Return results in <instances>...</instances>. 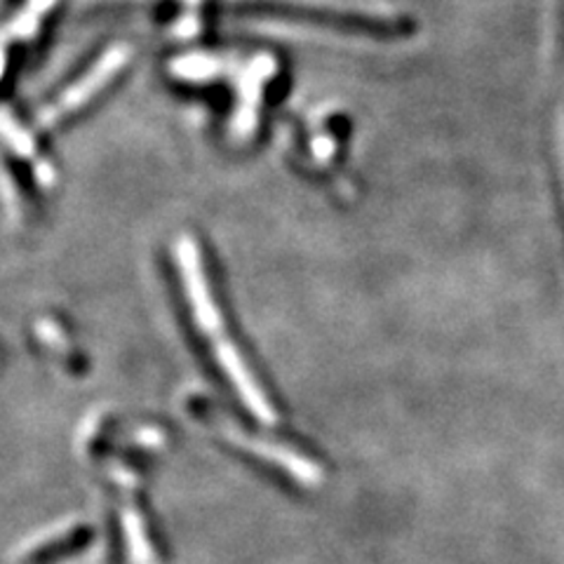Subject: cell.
I'll return each instance as SVG.
<instances>
[{
  "label": "cell",
  "mask_w": 564,
  "mask_h": 564,
  "mask_svg": "<svg viewBox=\"0 0 564 564\" xmlns=\"http://www.w3.org/2000/svg\"><path fill=\"white\" fill-rule=\"evenodd\" d=\"M62 6L64 0H20L3 33V80L8 93L26 59L55 24Z\"/></svg>",
  "instance_id": "obj_5"
},
{
  "label": "cell",
  "mask_w": 564,
  "mask_h": 564,
  "mask_svg": "<svg viewBox=\"0 0 564 564\" xmlns=\"http://www.w3.org/2000/svg\"><path fill=\"white\" fill-rule=\"evenodd\" d=\"M176 257H180L182 282L193 311V321H196L198 332L209 344L212 356H215V360L224 369V375H228V379H231V386L236 388V393L242 398L247 408H250V412L263 423H275L278 416H275L273 404L269 402L267 393H261L259 383L254 381V375L247 369V365H242L238 348L234 346L231 337H228V332H224L217 299L212 294L209 280H205V273L200 267L196 240L191 236H184L180 240Z\"/></svg>",
  "instance_id": "obj_1"
},
{
  "label": "cell",
  "mask_w": 564,
  "mask_h": 564,
  "mask_svg": "<svg viewBox=\"0 0 564 564\" xmlns=\"http://www.w3.org/2000/svg\"><path fill=\"white\" fill-rule=\"evenodd\" d=\"M139 59V45L134 41H113L97 52L78 74L62 83L41 109L35 111V130L52 132L70 126L85 116L106 95L113 93L118 83L126 78Z\"/></svg>",
  "instance_id": "obj_3"
},
{
  "label": "cell",
  "mask_w": 564,
  "mask_h": 564,
  "mask_svg": "<svg viewBox=\"0 0 564 564\" xmlns=\"http://www.w3.org/2000/svg\"><path fill=\"white\" fill-rule=\"evenodd\" d=\"M350 134V118L337 106L315 109L304 126L306 147L317 163H334Z\"/></svg>",
  "instance_id": "obj_8"
},
{
  "label": "cell",
  "mask_w": 564,
  "mask_h": 564,
  "mask_svg": "<svg viewBox=\"0 0 564 564\" xmlns=\"http://www.w3.org/2000/svg\"><path fill=\"white\" fill-rule=\"evenodd\" d=\"M234 64L236 62L228 59L226 52L193 45L167 62V78L186 93H212L219 85H228Z\"/></svg>",
  "instance_id": "obj_6"
},
{
  "label": "cell",
  "mask_w": 564,
  "mask_h": 564,
  "mask_svg": "<svg viewBox=\"0 0 564 564\" xmlns=\"http://www.w3.org/2000/svg\"><path fill=\"white\" fill-rule=\"evenodd\" d=\"M217 17V0H165L163 22L174 41L198 45L209 35Z\"/></svg>",
  "instance_id": "obj_7"
},
{
  "label": "cell",
  "mask_w": 564,
  "mask_h": 564,
  "mask_svg": "<svg viewBox=\"0 0 564 564\" xmlns=\"http://www.w3.org/2000/svg\"><path fill=\"white\" fill-rule=\"evenodd\" d=\"M228 85H231V101H228L226 132L236 144L247 147L261 134L267 118L288 93V59L273 47H254L236 59Z\"/></svg>",
  "instance_id": "obj_2"
},
{
  "label": "cell",
  "mask_w": 564,
  "mask_h": 564,
  "mask_svg": "<svg viewBox=\"0 0 564 564\" xmlns=\"http://www.w3.org/2000/svg\"><path fill=\"white\" fill-rule=\"evenodd\" d=\"M231 12L240 17H259V20H278V22H296L311 24L321 29H332L352 35H369V39L393 41L414 33L416 24L410 17L400 14H375V12H356L329 6H311V3H285V0H236Z\"/></svg>",
  "instance_id": "obj_4"
}]
</instances>
